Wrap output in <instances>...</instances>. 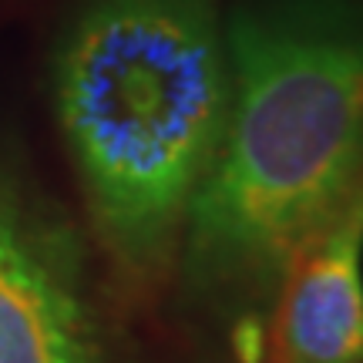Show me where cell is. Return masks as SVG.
I'll return each instance as SVG.
<instances>
[{
    "mask_svg": "<svg viewBox=\"0 0 363 363\" xmlns=\"http://www.w3.org/2000/svg\"><path fill=\"white\" fill-rule=\"evenodd\" d=\"M229 104L189 206L195 289L269 293L363 185V4L249 0L225 21Z\"/></svg>",
    "mask_w": 363,
    "mask_h": 363,
    "instance_id": "cell-1",
    "label": "cell"
},
{
    "mask_svg": "<svg viewBox=\"0 0 363 363\" xmlns=\"http://www.w3.org/2000/svg\"><path fill=\"white\" fill-rule=\"evenodd\" d=\"M54 104L108 249L138 272L169 262L229 104L216 0H84Z\"/></svg>",
    "mask_w": 363,
    "mask_h": 363,
    "instance_id": "cell-2",
    "label": "cell"
},
{
    "mask_svg": "<svg viewBox=\"0 0 363 363\" xmlns=\"http://www.w3.org/2000/svg\"><path fill=\"white\" fill-rule=\"evenodd\" d=\"M0 363H111L74 233L4 175Z\"/></svg>",
    "mask_w": 363,
    "mask_h": 363,
    "instance_id": "cell-3",
    "label": "cell"
},
{
    "mask_svg": "<svg viewBox=\"0 0 363 363\" xmlns=\"http://www.w3.org/2000/svg\"><path fill=\"white\" fill-rule=\"evenodd\" d=\"M276 286L269 363H363V185Z\"/></svg>",
    "mask_w": 363,
    "mask_h": 363,
    "instance_id": "cell-4",
    "label": "cell"
}]
</instances>
